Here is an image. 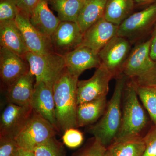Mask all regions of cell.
I'll return each mask as SVG.
<instances>
[{
  "label": "cell",
  "mask_w": 156,
  "mask_h": 156,
  "mask_svg": "<svg viewBox=\"0 0 156 156\" xmlns=\"http://www.w3.org/2000/svg\"><path fill=\"white\" fill-rule=\"evenodd\" d=\"M79 78L65 69L53 87L55 118L58 132L78 128L77 87Z\"/></svg>",
  "instance_id": "1"
},
{
  "label": "cell",
  "mask_w": 156,
  "mask_h": 156,
  "mask_svg": "<svg viewBox=\"0 0 156 156\" xmlns=\"http://www.w3.org/2000/svg\"><path fill=\"white\" fill-rule=\"evenodd\" d=\"M116 79L114 91L108 102L104 113L88 130L93 137L106 147L114 140L122 123L123 94L128 79L122 74Z\"/></svg>",
  "instance_id": "2"
},
{
  "label": "cell",
  "mask_w": 156,
  "mask_h": 156,
  "mask_svg": "<svg viewBox=\"0 0 156 156\" xmlns=\"http://www.w3.org/2000/svg\"><path fill=\"white\" fill-rule=\"evenodd\" d=\"M148 123L147 115L139 101L136 85L128 79L123 92L121 127L113 141L143 136L142 134Z\"/></svg>",
  "instance_id": "3"
},
{
  "label": "cell",
  "mask_w": 156,
  "mask_h": 156,
  "mask_svg": "<svg viewBox=\"0 0 156 156\" xmlns=\"http://www.w3.org/2000/svg\"><path fill=\"white\" fill-rule=\"evenodd\" d=\"M151 39L136 45L123 66L122 74L136 87L156 85V61L150 56Z\"/></svg>",
  "instance_id": "4"
},
{
  "label": "cell",
  "mask_w": 156,
  "mask_h": 156,
  "mask_svg": "<svg viewBox=\"0 0 156 156\" xmlns=\"http://www.w3.org/2000/svg\"><path fill=\"white\" fill-rule=\"evenodd\" d=\"M24 59L35 78V83L43 82L52 88L66 68L64 56L55 52L46 54L29 52Z\"/></svg>",
  "instance_id": "5"
},
{
  "label": "cell",
  "mask_w": 156,
  "mask_h": 156,
  "mask_svg": "<svg viewBox=\"0 0 156 156\" xmlns=\"http://www.w3.org/2000/svg\"><path fill=\"white\" fill-rule=\"evenodd\" d=\"M57 131L49 121L33 110L28 122L15 139L20 148L34 151L38 146L55 137Z\"/></svg>",
  "instance_id": "6"
},
{
  "label": "cell",
  "mask_w": 156,
  "mask_h": 156,
  "mask_svg": "<svg viewBox=\"0 0 156 156\" xmlns=\"http://www.w3.org/2000/svg\"><path fill=\"white\" fill-rule=\"evenodd\" d=\"M112 78L111 73L101 64L96 68L92 77L87 80H79L77 87L78 105L106 97L110 81Z\"/></svg>",
  "instance_id": "7"
},
{
  "label": "cell",
  "mask_w": 156,
  "mask_h": 156,
  "mask_svg": "<svg viewBox=\"0 0 156 156\" xmlns=\"http://www.w3.org/2000/svg\"><path fill=\"white\" fill-rule=\"evenodd\" d=\"M130 41L117 35L110 41L98 53L103 65L111 73L113 78L122 74L123 66L131 53Z\"/></svg>",
  "instance_id": "8"
},
{
  "label": "cell",
  "mask_w": 156,
  "mask_h": 156,
  "mask_svg": "<svg viewBox=\"0 0 156 156\" xmlns=\"http://www.w3.org/2000/svg\"><path fill=\"white\" fill-rule=\"evenodd\" d=\"M156 23V3L133 13L119 26L117 35L129 41L142 36Z\"/></svg>",
  "instance_id": "9"
},
{
  "label": "cell",
  "mask_w": 156,
  "mask_h": 156,
  "mask_svg": "<svg viewBox=\"0 0 156 156\" xmlns=\"http://www.w3.org/2000/svg\"><path fill=\"white\" fill-rule=\"evenodd\" d=\"M30 106H21L8 103L1 116L0 136L15 139L31 115Z\"/></svg>",
  "instance_id": "10"
},
{
  "label": "cell",
  "mask_w": 156,
  "mask_h": 156,
  "mask_svg": "<svg viewBox=\"0 0 156 156\" xmlns=\"http://www.w3.org/2000/svg\"><path fill=\"white\" fill-rule=\"evenodd\" d=\"M83 37L77 23L61 21L50 40L54 51L63 55L80 46Z\"/></svg>",
  "instance_id": "11"
},
{
  "label": "cell",
  "mask_w": 156,
  "mask_h": 156,
  "mask_svg": "<svg viewBox=\"0 0 156 156\" xmlns=\"http://www.w3.org/2000/svg\"><path fill=\"white\" fill-rule=\"evenodd\" d=\"M15 21L21 31L30 52L37 54H46L55 52L51 40L32 25L28 16L18 10Z\"/></svg>",
  "instance_id": "12"
},
{
  "label": "cell",
  "mask_w": 156,
  "mask_h": 156,
  "mask_svg": "<svg viewBox=\"0 0 156 156\" xmlns=\"http://www.w3.org/2000/svg\"><path fill=\"white\" fill-rule=\"evenodd\" d=\"M30 70L29 65L25 59L1 47L0 75L5 89H7Z\"/></svg>",
  "instance_id": "13"
},
{
  "label": "cell",
  "mask_w": 156,
  "mask_h": 156,
  "mask_svg": "<svg viewBox=\"0 0 156 156\" xmlns=\"http://www.w3.org/2000/svg\"><path fill=\"white\" fill-rule=\"evenodd\" d=\"M118 28L119 26L109 22L103 17L84 33L80 46L90 48L98 53L117 35Z\"/></svg>",
  "instance_id": "14"
},
{
  "label": "cell",
  "mask_w": 156,
  "mask_h": 156,
  "mask_svg": "<svg viewBox=\"0 0 156 156\" xmlns=\"http://www.w3.org/2000/svg\"><path fill=\"white\" fill-rule=\"evenodd\" d=\"M63 56L66 69L78 78L86 70L97 68L101 64L98 53L84 46H79Z\"/></svg>",
  "instance_id": "15"
},
{
  "label": "cell",
  "mask_w": 156,
  "mask_h": 156,
  "mask_svg": "<svg viewBox=\"0 0 156 156\" xmlns=\"http://www.w3.org/2000/svg\"><path fill=\"white\" fill-rule=\"evenodd\" d=\"M30 106L33 110L57 128L55 118V104L53 88L43 82L35 83Z\"/></svg>",
  "instance_id": "16"
},
{
  "label": "cell",
  "mask_w": 156,
  "mask_h": 156,
  "mask_svg": "<svg viewBox=\"0 0 156 156\" xmlns=\"http://www.w3.org/2000/svg\"><path fill=\"white\" fill-rule=\"evenodd\" d=\"M0 46L24 59L30 52L15 20L0 23Z\"/></svg>",
  "instance_id": "17"
},
{
  "label": "cell",
  "mask_w": 156,
  "mask_h": 156,
  "mask_svg": "<svg viewBox=\"0 0 156 156\" xmlns=\"http://www.w3.org/2000/svg\"><path fill=\"white\" fill-rule=\"evenodd\" d=\"M34 80V76L30 70L8 87L6 90V97L9 102L19 106H30Z\"/></svg>",
  "instance_id": "18"
},
{
  "label": "cell",
  "mask_w": 156,
  "mask_h": 156,
  "mask_svg": "<svg viewBox=\"0 0 156 156\" xmlns=\"http://www.w3.org/2000/svg\"><path fill=\"white\" fill-rule=\"evenodd\" d=\"M48 0H41L32 12L30 21L37 30L50 40L61 21L49 8Z\"/></svg>",
  "instance_id": "19"
},
{
  "label": "cell",
  "mask_w": 156,
  "mask_h": 156,
  "mask_svg": "<svg viewBox=\"0 0 156 156\" xmlns=\"http://www.w3.org/2000/svg\"><path fill=\"white\" fill-rule=\"evenodd\" d=\"M108 102L106 96L79 105L77 109L78 128L97 122L104 113Z\"/></svg>",
  "instance_id": "20"
},
{
  "label": "cell",
  "mask_w": 156,
  "mask_h": 156,
  "mask_svg": "<svg viewBox=\"0 0 156 156\" xmlns=\"http://www.w3.org/2000/svg\"><path fill=\"white\" fill-rule=\"evenodd\" d=\"M107 1L87 0L81 10L77 22L83 34L104 17Z\"/></svg>",
  "instance_id": "21"
},
{
  "label": "cell",
  "mask_w": 156,
  "mask_h": 156,
  "mask_svg": "<svg viewBox=\"0 0 156 156\" xmlns=\"http://www.w3.org/2000/svg\"><path fill=\"white\" fill-rule=\"evenodd\" d=\"M135 5L134 0H108L104 17L119 26L133 14Z\"/></svg>",
  "instance_id": "22"
},
{
  "label": "cell",
  "mask_w": 156,
  "mask_h": 156,
  "mask_svg": "<svg viewBox=\"0 0 156 156\" xmlns=\"http://www.w3.org/2000/svg\"><path fill=\"white\" fill-rule=\"evenodd\" d=\"M145 149L143 136L113 141L106 147L105 156H141Z\"/></svg>",
  "instance_id": "23"
},
{
  "label": "cell",
  "mask_w": 156,
  "mask_h": 156,
  "mask_svg": "<svg viewBox=\"0 0 156 156\" xmlns=\"http://www.w3.org/2000/svg\"><path fill=\"white\" fill-rule=\"evenodd\" d=\"M61 21L77 22L87 0H48Z\"/></svg>",
  "instance_id": "24"
},
{
  "label": "cell",
  "mask_w": 156,
  "mask_h": 156,
  "mask_svg": "<svg viewBox=\"0 0 156 156\" xmlns=\"http://www.w3.org/2000/svg\"><path fill=\"white\" fill-rule=\"evenodd\" d=\"M136 92L143 105L156 126V85L136 87Z\"/></svg>",
  "instance_id": "25"
},
{
  "label": "cell",
  "mask_w": 156,
  "mask_h": 156,
  "mask_svg": "<svg viewBox=\"0 0 156 156\" xmlns=\"http://www.w3.org/2000/svg\"><path fill=\"white\" fill-rule=\"evenodd\" d=\"M33 152L35 156H66L64 145L55 136L38 146Z\"/></svg>",
  "instance_id": "26"
},
{
  "label": "cell",
  "mask_w": 156,
  "mask_h": 156,
  "mask_svg": "<svg viewBox=\"0 0 156 156\" xmlns=\"http://www.w3.org/2000/svg\"><path fill=\"white\" fill-rule=\"evenodd\" d=\"M18 11L16 0H0V23L14 20Z\"/></svg>",
  "instance_id": "27"
},
{
  "label": "cell",
  "mask_w": 156,
  "mask_h": 156,
  "mask_svg": "<svg viewBox=\"0 0 156 156\" xmlns=\"http://www.w3.org/2000/svg\"><path fill=\"white\" fill-rule=\"evenodd\" d=\"M20 149L15 139L0 136V156H18Z\"/></svg>",
  "instance_id": "28"
},
{
  "label": "cell",
  "mask_w": 156,
  "mask_h": 156,
  "mask_svg": "<svg viewBox=\"0 0 156 156\" xmlns=\"http://www.w3.org/2000/svg\"><path fill=\"white\" fill-rule=\"evenodd\" d=\"M83 133L75 128H70L64 131L62 136L63 144L70 148H76L83 144Z\"/></svg>",
  "instance_id": "29"
},
{
  "label": "cell",
  "mask_w": 156,
  "mask_h": 156,
  "mask_svg": "<svg viewBox=\"0 0 156 156\" xmlns=\"http://www.w3.org/2000/svg\"><path fill=\"white\" fill-rule=\"evenodd\" d=\"M106 147L93 137L82 150L74 156H105Z\"/></svg>",
  "instance_id": "30"
},
{
  "label": "cell",
  "mask_w": 156,
  "mask_h": 156,
  "mask_svg": "<svg viewBox=\"0 0 156 156\" xmlns=\"http://www.w3.org/2000/svg\"><path fill=\"white\" fill-rule=\"evenodd\" d=\"M145 149L141 156H156V126L143 136Z\"/></svg>",
  "instance_id": "31"
},
{
  "label": "cell",
  "mask_w": 156,
  "mask_h": 156,
  "mask_svg": "<svg viewBox=\"0 0 156 156\" xmlns=\"http://www.w3.org/2000/svg\"><path fill=\"white\" fill-rule=\"evenodd\" d=\"M41 0H16L18 10L21 13L30 16L32 12Z\"/></svg>",
  "instance_id": "32"
},
{
  "label": "cell",
  "mask_w": 156,
  "mask_h": 156,
  "mask_svg": "<svg viewBox=\"0 0 156 156\" xmlns=\"http://www.w3.org/2000/svg\"><path fill=\"white\" fill-rule=\"evenodd\" d=\"M150 39V56L154 60L156 61V25Z\"/></svg>",
  "instance_id": "33"
},
{
  "label": "cell",
  "mask_w": 156,
  "mask_h": 156,
  "mask_svg": "<svg viewBox=\"0 0 156 156\" xmlns=\"http://www.w3.org/2000/svg\"><path fill=\"white\" fill-rule=\"evenodd\" d=\"M134 2L136 5L148 6L156 3V0H134Z\"/></svg>",
  "instance_id": "34"
},
{
  "label": "cell",
  "mask_w": 156,
  "mask_h": 156,
  "mask_svg": "<svg viewBox=\"0 0 156 156\" xmlns=\"http://www.w3.org/2000/svg\"><path fill=\"white\" fill-rule=\"evenodd\" d=\"M18 156H35L33 151L26 150L20 148Z\"/></svg>",
  "instance_id": "35"
}]
</instances>
